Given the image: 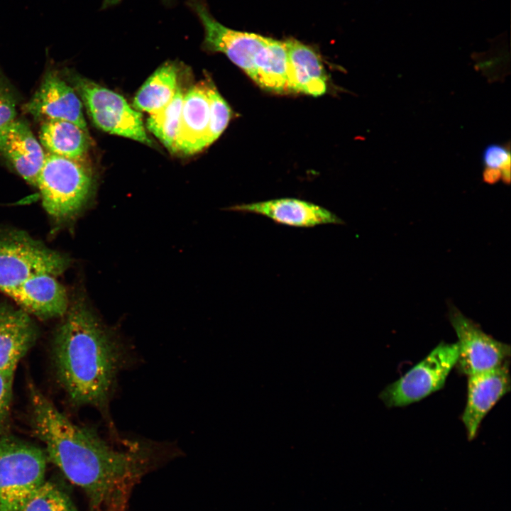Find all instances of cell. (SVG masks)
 <instances>
[{
	"label": "cell",
	"mask_w": 511,
	"mask_h": 511,
	"mask_svg": "<svg viewBox=\"0 0 511 511\" xmlns=\"http://www.w3.org/2000/svg\"><path fill=\"white\" fill-rule=\"evenodd\" d=\"M18 97L0 70V130L16 119Z\"/></svg>",
	"instance_id": "cell-24"
},
{
	"label": "cell",
	"mask_w": 511,
	"mask_h": 511,
	"mask_svg": "<svg viewBox=\"0 0 511 511\" xmlns=\"http://www.w3.org/2000/svg\"><path fill=\"white\" fill-rule=\"evenodd\" d=\"M70 263L68 256L23 231L0 230V291L4 294L33 275H61Z\"/></svg>",
	"instance_id": "cell-6"
},
{
	"label": "cell",
	"mask_w": 511,
	"mask_h": 511,
	"mask_svg": "<svg viewBox=\"0 0 511 511\" xmlns=\"http://www.w3.org/2000/svg\"><path fill=\"white\" fill-rule=\"evenodd\" d=\"M23 109L35 119L65 120L87 131L82 104L72 86L55 70H48Z\"/></svg>",
	"instance_id": "cell-10"
},
{
	"label": "cell",
	"mask_w": 511,
	"mask_h": 511,
	"mask_svg": "<svg viewBox=\"0 0 511 511\" xmlns=\"http://www.w3.org/2000/svg\"><path fill=\"white\" fill-rule=\"evenodd\" d=\"M6 295L29 314L42 319L62 317L70 304L65 287L47 273L28 278Z\"/></svg>",
	"instance_id": "cell-15"
},
{
	"label": "cell",
	"mask_w": 511,
	"mask_h": 511,
	"mask_svg": "<svg viewBox=\"0 0 511 511\" xmlns=\"http://www.w3.org/2000/svg\"><path fill=\"white\" fill-rule=\"evenodd\" d=\"M94 125L111 134L153 146L143 125L142 115L119 94L73 72H66Z\"/></svg>",
	"instance_id": "cell-7"
},
{
	"label": "cell",
	"mask_w": 511,
	"mask_h": 511,
	"mask_svg": "<svg viewBox=\"0 0 511 511\" xmlns=\"http://www.w3.org/2000/svg\"><path fill=\"white\" fill-rule=\"evenodd\" d=\"M458 337V371L467 376L493 369L510 356V345L495 339L455 307L449 312Z\"/></svg>",
	"instance_id": "cell-9"
},
{
	"label": "cell",
	"mask_w": 511,
	"mask_h": 511,
	"mask_svg": "<svg viewBox=\"0 0 511 511\" xmlns=\"http://www.w3.org/2000/svg\"><path fill=\"white\" fill-rule=\"evenodd\" d=\"M38 326L23 309L0 302V375L13 381L20 360L35 344Z\"/></svg>",
	"instance_id": "cell-12"
},
{
	"label": "cell",
	"mask_w": 511,
	"mask_h": 511,
	"mask_svg": "<svg viewBox=\"0 0 511 511\" xmlns=\"http://www.w3.org/2000/svg\"><path fill=\"white\" fill-rule=\"evenodd\" d=\"M0 154L21 177L36 187L46 153L25 121L16 119L0 130Z\"/></svg>",
	"instance_id": "cell-14"
},
{
	"label": "cell",
	"mask_w": 511,
	"mask_h": 511,
	"mask_svg": "<svg viewBox=\"0 0 511 511\" xmlns=\"http://www.w3.org/2000/svg\"><path fill=\"white\" fill-rule=\"evenodd\" d=\"M12 385L13 381L9 380L0 375V436L6 434L9 426L12 400Z\"/></svg>",
	"instance_id": "cell-25"
},
{
	"label": "cell",
	"mask_w": 511,
	"mask_h": 511,
	"mask_svg": "<svg viewBox=\"0 0 511 511\" xmlns=\"http://www.w3.org/2000/svg\"><path fill=\"white\" fill-rule=\"evenodd\" d=\"M510 390L509 361L493 369L468 376L467 400L461 421L469 440L476 436L484 417Z\"/></svg>",
	"instance_id": "cell-11"
},
{
	"label": "cell",
	"mask_w": 511,
	"mask_h": 511,
	"mask_svg": "<svg viewBox=\"0 0 511 511\" xmlns=\"http://www.w3.org/2000/svg\"><path fill=\"white\" fill-rule=\"evenodd\" d=\"M28 390L32 428L48 460L84 492L90 511H127L133 487L158 465L163 448L138 441L115 447L72 422L33 383Z\"/></svg>",
	"instance_id": "cell-1"
},
{
	"label": "cell",
	"mask_w": 511,
	"mask_h": 511,
	"mask_svg": "<svg viewBox=\"0 0 511 511\" xmlns=\"http://www.w3.org/2000/svg\"><path fill=\"white\" fill-rule=\"evenodd\" d=\"M209 101V123L206 137V148L214 142L226 128L231 116V109L214 84L206 82Z\"/></svg>",
	"instance_id": "cell-22"
},
{
	"label": "cell",
	"mask_w": 511,
	"mask_h": 511,
	"mask_svg": "<svg viewBox=\"0 0 511 511\" xmlns=\"http://www.w3.org/2000/svg\"><path fill=\"white\" fill-rule=\"evenodd\" d=\"M53 356L57 379L70 400L106 412L128 353L84 297L70 303L54 334Z\"/></svg>",
	"instance_id": "cell-2"
},
{
	"label": "cell",
	"mask_w": 511,
	"mask_h": 511,
	"mask_svg": "<svg viewBox=\"0 0 511 511\" xmlns=\"http://www.w3.org/2000/svg\"><path fill=\"white\" fill-rule=\"evenodd\" d=\"M94 183L92 171L83 160L47 153L36 188L48 215L61 226L73 221L85 209Z\"/></svg>",
	"instance_id": "cell-4"
},
{
	"label": "cell",
	"mask_w": 511,
	"mask_h": 511,
	"mask_svg": "<svg viewBox=\"0 0 511 511\" xmlns=\"http://www.w3.org/2000/svg\"><path fill=\"white\" fill-rule=\"evenodd\" d=\"M40 143L48 153L83 160L90 147V137L77 124L65 120L42 121Z\"/></svg>",
	"instance_id": "cell-18"
},
{
	"label": "cell",
	"mask_w": 511,
	"mask_h": 511,
	"mask_svg": "<svg viewBox=\"0 0 511 511\" xmlns=\"http://www.w3.org/2000/svg\"><path fill=\"white\" fill-rule=\"evenodd\" d=\"M179 67L167 62L148 77L136 93L132 107L138 111L153 114L167 106L174 97L178 84Z\"/></svg>",
	"instance_id": "cell-19"
},
{
	"label": "cell",
	"mask_w": 511,
	"mask_h": 511,
	"mask_svg": "<svg viewBox=\"0 0 511 511\" xmlns=\"http://www.w3.org/2000/svg\"><path fill=\"white\" fill-rule=\"evenodd\" d=\"M20 511H72L66 495L54 483L45 481Z\"/></svg>",
	"instance_id": "cell-21"
},
{
	"label": "cell",
	"mask_w": 511,
	"mask_h": 511,
	"mask_svg": "<svg viewBox=\"0 0 511 511\" xmlns=\"http://www.w3.org/2000/svg\"><path fill=\"white\" fill-rule=\"evenodd\" d=\"M186 4L203 28L204 50L224 54L261 88L288 92L285 40L229 28L214 18L205 0H187Z\"/></svg>",
	"instance_id": "cell-3"
},
{
	"label": "cell",
	"mask_w": 511,
	"mask_h": 511,
	"mask_svg": "<svg viewBox=\"0 0 511 511\" xmlns=\"http://www.w3.org/2000/svg\"><path fill=\"white\" fill-rule=\"evenodd\" d=\"M122 0H102L101 9H106L120 4Z\"/></svg>",
	"instance_id": "cell-26"
},
{
	"label": "cell",
	"mask_w": 511,
	"mask_h": 511,
	"mask_svg": "<svg viewBox=\"0 0 511 511\" xmlns=\"http://www.w3.org/2000/svg\"><path fill=\"white\" fill-rule=\"evenodd\" d=\"M209 115L206 82H199L185 93L179 132L172 153L190 155L206 148Z\"/></svg>",
	"instance_id": "cell-16"
},
{
	"label": "cell",
	"mask_w": 511,
	"mask_h": 511,
	"mask_svg": "<svg viewBox=\"0 0 511 511\" xmlns=\"http://www.w3.org/2000/svg\"><path fill=\"white\" fill-rule=\"evenodd\" d=\"M457 343L441 342L404 375L385 388L380 398L388 407L417 402L441 390L456 366Z\"/></svg>",
	"instance_id": "cell-8"
},
{
	"label": "cell",
	"mask_w": 511,
	"mask_h": 511,
	"mask_svg": "<svg viewBox=\"0 0 511 511\" xmlns=\"http://www.w3.org/2000/svg\"><path fill=\"white\" fill-rule=\"evenodd\" d=\"M287 50L288 92H299L317 97L326 90V75L318 54L309 45L289 38Z\"/></svg>",
	"instance_id": "cell-17"
},
{
	"label": "cell",
	"mask_w": 511,
	"mask_h": 511,
	"mask_svg": "<svg viewBox=\"0 0 511 511\" xmlns=\"http://www.w3.org/2000/svg\"><path fill=\"white\" fill-rule=\"evenodd\" d=\"M185 93L179 84L171 101L150 114L146 121L148 129L172 153L179 132Z\"/></svg>",
	"instance_id": "cell-20"
},
{
	"label": "cell",
	"mask_w": 511,
	"mask_h": 511,
	"mask_svg": "<svg viewBox=\"0 0 511 511\" xmlns=\"http://www.w3.org/2000/svg\"><path fill=\"white\" fill-rule=\"evenodd\" d=\"M510 148L502 145L490 144L483 153L485 169L500 172L501 180L505 183H510Z\"/></svg>",
	"instance_id": "cell-23"
},
{
	"label": "cell",
	"mask_w": 511,
	"mask_h": 511,
	"mask_svg": "<svg viewBox=\"0 0 511 511\" xmlns=\"http://www.w3.org/2000/svg\"><path fill=\"white\" fill-rule=\"evenodd\" d=\"M228 209L261 215L277 224L299 228L344 224V221L332 211L314 203L295 198H280L236 204Z\"/></svg>",
	"instance_id": "cell-13"
},
{
	"label": "cell",
	"mask_w": 511,
	"mask_h": 511,
	"mask_svg": "<svg viewBox=\"0 0 511 511\" xmlns=\"http://www.w3.org/2000/svg\"><path fill=\"white\" fill-rule=\"evenodd\" d=\"M47 460L40 448L0 436V511H20L45 481Z\"/></svg>",
	"instance_id": "cell-5"
}]
</instances>
